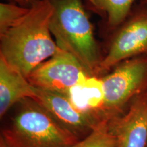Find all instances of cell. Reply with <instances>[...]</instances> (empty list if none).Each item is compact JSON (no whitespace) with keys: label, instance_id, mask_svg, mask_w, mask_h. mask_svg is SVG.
<instances>
[{"label":"cell","instance_id":"6da1fadb","mask_svg":"<svg viewBox=\"0 0 147 147\" xmlns=\"http://www.w3.org/2000/svg\"><path fill=\"white\" fill-rule=\"evenodd\" d=\"M52 0H37L14 26L0 36V56L27 78L59 48L53 39Z\"/></svg>","mask_w":147,"mask_h":147},{"label":"cell","instance_id":"7a4b0ae2","mask_svg":"<svg viewBox=\"0 0 147 147\" xmlns=\"http://www.w3.org/2000/svg\"><path fill=\"white\" fill-rule=\"evenodd\" d=\"M51 32L59 49L71 53L91 76H97L102 62L93 26L82 0H52Z\"/></svg>","mask_w":147,"mask_h":147},{"label":"cell","instance_id":"3957f363","mask_svg":"<svg viewBox=\"0 0 147 147\" xmlns=\"http://www.w3.org/2000/svg\"><path fill=\"white\" fill-rule=\"evenodd\" d=\"M25 104L1 131L8 147H71L78 136L61 125L32 99Z\"/></svg>","mask_w":147,"mask_h":147},{"label":"cell","instance_id":"277c9868","mask_svg":"<svg viewBox=\"0 0 147 147\" xmlns=\"http://www.w3.org/2000/svg\"><path fill=\"white\" fill-rule=\"evenodd\" d=\"M101 78L105 118L115 117L127 103L147 87V57L129 59Z\"/></svg>","mask_w":147,"mask_h":147},{"label":"cell","instance_id":"5b68a950","mask_svg":"<svg viewBox=\"0 0 147 147\" xmlns=\"http://www.w3.org/2000/svg\"><path fill=\"white\" fill-rule=\"evenodd\" d=\"M90 76L73 55L59 49L53 56L38 66L27 79L38 89L70 96L71 90Z\"/></svg>","mask_w":147,"mask_h":147},{"label":"cell","instance_id":"8992f818","mask_svg":"<svg viewBox=\"0 0 147 147\" xmlns=\"http://www.w3.org/2000/svg\"><path fill=\"white\" fill-rule=\"evenodd\" d=\"M146 53L147 12H142L131 18L116 34L102 58L97 76L124 61Z\"/></svg>","mask_w":147,"mask_h":147},{"label":"cell","instance_id":"52a82bcc","mask_svg":"<svg viewBox=\"0 0 147 147\" xmlns=\"http://www.w3.org/2000/svg\"><path fill=\"white\" fill-rule=\"evenodd\" d=\"M36 93L35 102L76 136L78 134L90 133L104 119L77 107L68 95L36 87Z\"/></svg>","mask_w":147,"mask_h":147},{"label":"cell","instance_id":"ba28073f","mask_svg":"<svg viewBox=\"0 0 147 147\" xmlns=\"http://www.w3.org/2000/svg\"><path fill=\"white\" fill-rule=\"evenodd\" d=\"M109 123L117 147H147V88L132 99L123 115Z\"/></svg>","mask_w":147,"mask_h":147},{"label":"cell","instance_id":"9c48e42d","mask_svg":"<svg viewBox=\"0 0 147 147\" xmlns=\"http://www.w3.org/2000/svg\"><path fill=\"white\" fill-rule=\"evenodd\" d=\"M36 96V87L0 56V117L1 119L18 102Z\"/></svg>","mask_w":147,"mask_h":147},{"label":"cell","instance_id":"30bf717a","mask_svg":"<svg viewBox=\"0 0 147 147\" xmlns=\"http://www.w3.org/2000/svg\"><path fill=\"white\" fill-rule=\"evenodd\" d=\"M91 8L105 16L108 26L115 28L122 23L135 0H86Z\"/></svg>","mask_w":147,"mask_h":147},{"label":"cell","instance_id":"8fae6325","mask_svg":"<svg viewBox=\"0 0 147 147\" xmlns=\"http://www.w3.org/2000/svg\"><path fill=\"white\" fill-rule=\"evenodd\" d=\"M109 121L103 119L82 140L71 147H117L116 138L110 127Z\"/></svg>","mask_w":147,"mask_h":147},{"label":"cell","instance_id":"7c38bea8","mask_svg":"<svg viewBox=\"0 0 147 147\" xmlns=\"http://www.w3.org/2000/svg\"><path fill=\"white\" fill-rule=\"evenodd\" d=\"M29 8L14 3H0V36L21 21L28 12Z\"/></svg>","mask_w":147,"mask_h":147},{"label":"cell","instance_id":"4fadbf2b","mask_svg":"<svg viewBox=\"0 0 147 147\" xmlns=\"http://www.w3.org/2000/svg\"><path fill=\"white\" fill-rule=\"evenodd\" d=\"M8 1H10L11 3H14L18 5H22V6L29 8L36 2L37 0H8Z\"/></svg>","mask_w":147,"mask_h":147},{"label":"cell","instance_id":"5bb4252c","mask_svg":"<svg viewBox=\"0 0 147 147\" xmlns=\"http://www.w3.org/2000/svg\"><path fill=\"white\" fill-rule=\"evenodd\" d=\"M0 147H8L1 138H0Z\"/></svg>","mask_w":147,"mask_h":147}]
</instances>
